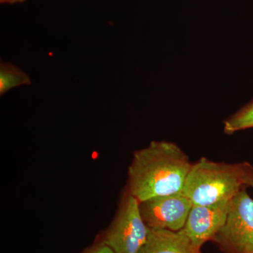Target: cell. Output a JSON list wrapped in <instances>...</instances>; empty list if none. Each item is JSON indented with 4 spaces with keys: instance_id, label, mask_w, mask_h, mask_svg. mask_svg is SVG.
Returning <instances> with one entry per match:
<instances>
[{
    "instance_id": "1",
    "label": "cell",
    "mask_w": 253,
    "mask_h": 253,
    "mask_svg": "<svg viewBox=\"0 0 253 253\" xmlns=\"http://www.w3.org/2000/svg\"><path fill=\"white\" fill-rule=\"evenodd\" d=\"M191 164L174 143L154 141L133 155L128 169V191L139 202L182 192Z\"/></svg>"
},
{
    "instance_id": "3",
    "label": "cell",
    "mask_w": 253,
    "mask_h": 253,
    "mask_svg": "<svg viewBox=\"0 0 253 253\" xmlns=\"http://www.w3.org/2000/svg\"><path fill=\"white\" fill-rule=\"evenodd\" d=\"M212 241L225 253H253V199L246 190L231 200L225 224Z\"/></svg>"
},
{
    "instance_id": "4",
    "label": "cell",
    "mask_w": 253,
    "mask_h": 253,
    "mask_svg": "<svg viewBox=\"0 0 253 253\" xmlns=\"http://www.w3.org/2000/svg\"><path fill=\"white\" fill-rule=\"evenodd\" d=\"M149 233V228L141 217L139 201L128 194L102 242L115 253H140Z\"/></svg>"
},
{
    "instance_id": "7",
    "label": "cell",
    "mask_w": 253,
    "mask_h": 253,
    "mask_svg": "<svg viewBox=\"0 0 253 253\" xmlns=\"http://www.w3.org/2000/svg\"><path fill=\"white\" fill-rule=\"evenodd\" d=\"M140 253H202L184 229L179 231L149 229Z\"/></svg>"
},
{
    "instance_id": "11",
    "label": "cell",
    "mask_w": 253,
    "mask_h": 253,
    "mask_svg": "<svg viewBox=\"0 0 253 253\" xmlns=\"http://www.w3.org/2000/svg\"><path fill=\"white\" fill-rule=\"evenodd\" d=\"M244 184L253 189V169L248 164H245Z\"/></svg>"
},
{
    "instance_id": "12",
    "label": "cell",
    "mask_w": 253,
    "mask_h": 253,
    "mask_svg": "<svg viewBox=\"0 0 253 253\" xmlns=\"http://www.w3.org/2000/svg\"><path fill=\"white\" fill-rule=\"evenodd\" d=\"M27 0H0L1 4H16L25 2Z\"/></svg>"
},
{
    "instance_id": "2",
    "label": "cell",
    "mask_w": 253,
    "mask_h": 253,
    "mask_svg": "<svg viewBox=\"0 0 253 253\" xmlns=\"http://www.w3.org/2000/svg\"><path fill=\"white\" fill-rule=\"evenodd\" d=\"M245 164L218 163L202 158L192 164L182 193L193 206L231 201L244 184Z\"/></svg>"
},
{
    "instance_id": "10",
    "label": "cell",
    "mask_w": 253,
    "mask_h": 253,
    "mask_svg": "<svg viewBox=\"0 0 253 253\" xmlns=\"http://www.w3.org/2000/svg\"><path fill=\"white\" fill-rule=\"evenodd\" d=\"M81 253H115L112 249L102 241L91 246Z\"/></svg>"
},
{
    "instance_id": "8",
    "label": "cell",
    "mask_w": 253,
    "mask_h": 253,
    "mask_svg": "<svg viewBox=\"0 0 253 253\" xmlns=\"http://www.w3.org/2000/svg\"><path fill=\"white\" fill-rule=\"evenodd\" d=\"M29 76L13 63H0V95L3 96L13 88L31 85Z\"/></svg>"
},
{
    "instance_id": "6",
    "label": "cell",
    "mask_w": 253,
    "mask_h": 253,
    "mask_svg": "<svg viewBox=\"0 0 253 253\" xmlns=\"http://www.w3.org/2000/svg\"><path fill=\"white\" fill-rule=\"evenodd\" d=\"M231 201L206 206H193L183 229L196 246L213 240L225 224Z\"/></svg>"
},
{
    "instance_id": "9",
    "label": "cell",
    "mask_w": 253,
    "mask_h": 253,
    "mask_svg": "<svg viewBox=\"0 0 253 253\" xmlns=\"http://www.w3.org/2000/svg\"><path fill=\"white\" fill-rule=\"evenodd\" d=\"M253 127V100L224 121V131L232 134Z\"/></svg>"
},
{
    "instance_id": "5",
    "label": "cell",
    "mask_w": 253,
    "mask_h": 253,
    "mask_svg": "<svg viewBox=\"0 0 253 253\" xmlns=\"http://www.w3.org/2000/svg\"><path fill=\"white\" fill-rule=\"evenodd\" d=\"M192 206L182 192L139 202L141 217L149 229L171 231H179L184 227Z\"/></svg>"
}]
</instances>
